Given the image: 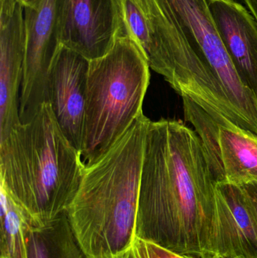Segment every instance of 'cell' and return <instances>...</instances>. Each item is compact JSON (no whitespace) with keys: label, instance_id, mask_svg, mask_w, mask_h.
<instances>
[{"label":"cell","instance_id":"6da1fadb","mask_svg":"<svg viewBox=\"0 0 257 258\" xmlns=\"http://www.w3.org/2000/svg\"><path fill=\"white\" fill-rule=\"evenodd\" d=\"M216 183L202 141L182 121H151L145 138L136 236L181 255L211 258Z\"/></svg>","mask_w":257,"mask_h":258},{"label":"cell","instance_id":"7a4b0ae2","mask_svg":"<svg viewBox=\"0 0 257 258\" xmlns=\"http://www.w3.org/2000/svg\"><path fill=\"white\" fill-rule=\"evenodd\" d=\"M142 113L105 154L84 165L66 213L86 258L128 257L136 238L146 131Z\"/></svg>","mask_w":257,"mask_h":258},{"label":"cell","instance_id":"3957f363","mask_svg":"<svg viewBox=\"0 0 257 258\" xmlns=\"http://www.w3.org/2000/svg\"><path fill=\"white\" fill-rule=\"evenodd\" d=\"M84 169L81 153L62 132L48 102L0 141V185L35 224L67 211Z\"/></svg>","mask_w":257,"mask_h":258},{"label":"cell","instance_id":"277c9868","mask_svg":"<svg viewBox=\"0 0 257 258\" xmlns=\"http://www.w3.org/2000/svg\"><path fill=\"white\" fill-rule=\"evenodd\" d=\"M150 67L126 28L110 51L89 60L81 159L90 165L105 154L143 113Z\"/></svg>","mask_w":257,"mask_h":258},{"label":"cell","instance_id":"5b68a950","mask_svg":"<svg viewBox=\"0 0 257 258\" xmlns=\"http://www.w3.org/2000/svg\"><path fill=\"white\" fill-rule=\"evenodd\" d=\"M208 68L242 129L257 135V100L243 83L223 45L208 0H156Z\"/></svg>","mask_w":257,"mask_h":258},{"label":"cell","instance_id":"8992f818","mask_svg":"<svg viewBox=\"0 0 257 258\" xmlns=\"http://www.w3.org/2000/svg\"><path fill=\"white\" fill-rule=\"evenodd\" d=\"M26 48L19 99L21 123L34 118L47 102L51 62L60 48L58 0H36L24 7Z\"/></svg>","mask_w":257,"mask_h":258},{"label":"cell","instance_id":"52a82bcc","mask_svg":"<svg viewBox=\"0 0 257 258\" xmlns=\"http://www.w3.org/2000/svg\"><path fill=\"white\" fill-rule=\"evenodd\" d=\"M60 44L89 60L105 55L125 30L122 0H58Z\"/></svg>","mask_w":257,"mask_h":258},{"label":"cell","instance_id":"ba28073f","mask_svg":"<svg viewBox=\"0 0 257 258\" xmlns=\"http://www.w3.org/2000/svg\"><path fill=\"white\" fill-rule=\"evenodd\" d=\"M89 60L63 45L48 74L47 102L69 142L81 154L84 141Z\"/></svg>","mask_w":257,"mask_h":258},{"label":"cell","instance_id":"9c48e42d","mask_svg":"<svg viewBox=\"0 0 257 258\" xmlns=\"http://www.w3.org/2000/svg\"><path fill=\"white\" fill-rule=\"evenodd\" d=\"M25 48L24 5L20 0H0V141L21 123Z\"/></svg>","mask_w":257,"mask_h":258},{"label":"cell","instance_id":"30bf717a","mask_svg":"<svg viewBox=\"0 0 257 258\" xmlns=\"http://www.w3.org/2000/svg\"><path fill=\"white\" fill-rule=\"evenodd\" d=\"M216 200L212 257L257 258L256 223L242 188L226 181L217 183Z\"/></svg>","mask_w":257,"mask_h":258},{"label":"cell","instance_id":"8fae6325","mask_svg":"<svg viewBox=\"0 0 257 258\" xmlns=\"http://www.w3.org/2000/svg\"><path fill=\"white\" fill-rule=\"evenodd\" d=\"M223 45L246 86L257 92V24L236 0H208Z\"/></svg>","mask_w":257,"mask_h":258},{"label":"cell","instance_id":"7c38bea8","mask_svg":"<svg viewBox=\"0 0 257 258\" xmlns=\"http://www.w3.org/2000/svg\"><path fill=\"white\" fill-rule=\"evenodd\" d=\"M220 147L226 182L242 186L257 181V135L221 126Z\"/></svg>","mask_w":257,"mask_h":258},{"label":"cell","instance_id":"4fadbf2b","mask_svg":"<svg viewBox=\"0 0 257 258\" xmlns=\"http://www.w3.org/2000/svg\"><path fill=\"white\" fill-rule=\"evenodd\" d=\"M27 258H86L64 212L43 224H32Z\"/></svg>","mask_w":257,"mask_h":258},{"label":"cell","instance_id":"5bb4252c","mask_svg":"<svg viewBox=\"0 0 257 258\" xmlns=\"http://www.w3.org/2000/svg\"><path fill=\"white\" fill-rule=\"evenodd\" d=\"M186 120L191 122L200 138L213 178L216 183L226 181L220 147L221 126L237 127L224 116L212 114L190 97L182 96Z\"/></svg>","mask_w":257,"mask_h":258},{"label":"cell","instance_id":"9a60e30c","mask_svg":"<svg viewBox=\"0 0 257 258\" xmlns=\"http://www.w3.org/2000/svg\"><path fill=\"white\" fill-rule=\"evenodd\" d=\"M0 221V258H27L29 230L34 221L2 185Z\"/></svg>","mask_w":257,"mask_h":258},{"label":"cell","instance_id":"2e32d148","mask_svg":"<svg viewBox=\"0 0 257 258\" xmlns=\"http://www.w3.org/2000/svg\"><path fill=\"white\" fill-rule=\"evenodd\" d=\"M128 258H196L181 255L155 242L136 236Z\"/></svg>","mask_w":257,"mask_h":258},{"label":"cell","instance_id":"e0dca14e","mask_svg":"<svg viewBox=\"0 0 257 258\" xmlns=\"http://www.w3.org/2000/svg\"><path fill=\"white\" fill-rule=\"evenodd\" d=\"M240 186L242 188L248 200L257 228V181L250 182Z\"/></svg>","mask_w":257,"mask_h":258},{"label":"cell","instance_id":"ac0fdd59","mask_svg":"<svg viewBox=\"0 0 257 258\" xmlns=\"http://www.w3.org/2000/svg\"><path fill=\"white\" fill-rule=\"evenodd\" d=\"M257 24V0H243Z\"/></svg>","mask_w":257,"mask_h":258},{"label":"cell","instance_id":"d6986e66","mask_svg":"<svg viewBox=\"0 0 257 258\" xmlns=\"http://www.w3.org/2000/svg\"><path fill=\"white\" fill-rule=\"evenodd\" d=\"M20 1H21V3H22L24 7H25V6H31L36 0H20Z\"/></svg>","mask_w":257,"mask_h":258},{"label":"cell","instance_id":"ffe728a7","mask_svg":"<svg viewBox=\"0 0 257 258\" xmlns=\"http://www.w3.org/2000/svg\"><path fill=\"white\" fill-rule=\"evenodd\" d=\"M212 258H241V257H212Z\"/></svg>","mask_w":257,"mask_h":258},{"label":"cell","instance_id":"44dd1931","mask_svg":"<svg viewBox=\"0 0 257 258\" xmlns=\"http://www.w3.org/2000/svg\"><path fill=\"white\" fill-rule=\"evenodd\" d=\"M256 100H257V92H256Z\"/></svg>","mask_w":257,"mask_h":258},{"label":"cell","instance_id":"7402d4cb","mask_svg":"<svg viewBox=\"0 0 257 258\" xmlns=\"http://www.w3.org/2000/svg\"><path fill=\"white\" fill-rule=\"evenodd\" d=\"M125 258H128V257H125Z\"/></svg>","mask_w":257,"mask_h":258}]
</instances>
